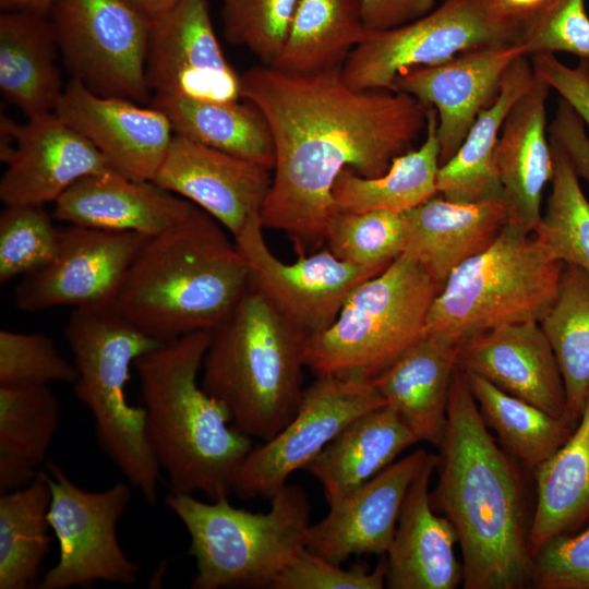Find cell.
Masks as SVG:
<instances>
[{
    "label": "cell",
    "mask_w": 589,
    "mask_h": 589,
    "mask_svg": "<svg viewBox=\"0 0 589 589\" xmlns=\"http://www.w3.org/2000/svg\"><path fill=\"white\" fill-rule=\"evenodd\" d=\"M241 96L262 111L275 146L261 224L284 232L298 256L325 242L339 173H385L396 157L413 149L428 122L426 106L414 97L353 89L341 68L289 74L260 64L241 74Z\"/></svg>",
    "instance_id": "6da1fadb"
},
{
    "label": "cell",
    "mask_w": 589,
    "mask_h": 589,
    "mask_svg": "<svg viewBox=\"0 0 589 589\" xmlns=\"http://www.w3.org/2000/svg\"><path fill=\"white\" fill-rule=\"evenodd\" d=\"M438 448V482L431 502L457 534L464 588L517 589L531 584L530 527L519 474L488 431L467 375L458 368Z\"/></svg>",
    "instance_id": "7a4b0ae2"
},
{
    "label": "cell",
    "mask_w": 589,
    "mask_h": 589,
    "mask_svg": "<svg viewBox=\"0 0 589 589\" xmlns=\"http://www.w3.org/2000/svg\"><path fill=\"white\" fill-rule=\"evenodd\" d=\"M226 231L195 206L181 221L147 238L115 308L160 342L215 329L249 284L245 260Z\"/></svg>",
    "instance_id": "3957f363"
},
{
    "label": "cell",
    "mask_w": 589,
    "mask_h": 589,
    "mask_svg": "<svg viewBox=\"0 0 589 589\" xmlns=\"http://www.w3.org/2000/svg\"><path fill=\"white\" fill-rule=\"evenodd\" d=\"M212 330L163 342L134 362L151 447L170 492L228 496L238 466L254 448L224 404L197 384Z\"/></svg>",
    "instance_id": "277c9868"
},
{
    "label": "cell",
    "mask_w": 589,
    "mask_h": 589,
    "mask_svg": "<svg viewBox=\"0 0 589 589\" xmlns=\"http://www.w3.org/2000/svg\"><path fill=\"white\" fill-rule=\"evenodd\" d=\"M306 339L248 287L229 316L212 330L201 385L226 406L238 430L268 441L300 405Z\"/></svg>",
    "instance_id": "5b68a950"
},
{
    "label": "cell",
    "mask_w": 589,
    "mask_h": 589,
    "mask_svg": "<svg viewBox=\"0 0 589 589\" xmlns=\"http://www.w3.org/2000/svg\"><path fill=\"white\" fill-rule=\"evenodd\" d=\"M77 378L74 393L89 410L103 450L152 505L160 466L148 442L146 411L127 397L131 365L163 342L149 337L113 305L75 308L64 327Z\"/></svg>",
    "instance_id": "8992f818"
},
{
    "label": "cell",
    "mask_w": 589,
    "mask_h": 589,
    "mask_svg": "<svg viewBox=\"0 0 589 589\" xmlns=\"http://www.w3.org/2000/svg\"><path fill=\"white\" fill-rule=\"evenodd\" d=\"M267 513L230 505L228 496L213 503L170 492L166 505L190 536L188 555L195 558L193 589L268 587L306 548L311 506L300 485L286 484Z\"/></svg>",
    "instance_id": "52a82bcc"
},
{
    "label": "cell",
    "mask_w": 589,
    "mask_h": 589,
    "mask_svg": "<svg viewBox=\"0 0 589 589\" xmlns=\"http://www.w3.org/2000/svg\"><path fill=\"white\" fill-rule=\"evenodd\" d=\"M440 290L402 253L351 292L330 326L306 339L305 366L316 376L373 380L424 334Z\"/></svg>",
    "instance_id": "ba28073f"
},
{
    "label": "cell",
    "mask_w": 589,
    "mask_h": 589,
    "mask_svg": "<svg viewBox=\"0 0 589 589\" xmlns=\"http://www.w3.org/2000/svg\"><path fill=\"white\" fill-rule=\"evenodd\" d=\"M564 265L533 232L506 224L488 249L450 273L424 333L462 342L502 325L540 322L557 296Z\"/></svg>",
    "instance_id": "9c48e42d"
},
{
    "label": "cell",
    "mask_w": 589,
    "mask_h": 589,
    "mask_svg": "<svg viewBox=\"0 0 589 589\" xmlns=\"http://www.w3.org/2000/svg\"><path fill=\"white\" fill-rule=\"evenodd\" d=\"M48 17L73 80L101 96L151 103L149 15L130 0H53Z\"/></svg>",
    "instance_id": "30bf717a"
},
{
    "label": "cell",
    "mask_w": 589,
    "mask_h": 589,
    "mask_svg": "<svg viewBox=\"0 0 589 589\" xmlns=\"http://www.w3.org/2000/svg\"><path fill=\"white\" fill-rule=\"evenodd\" d=\"M44 474L51 491L47 519L60 554L36 588L69 589L96 581L136 584L141 567L125 555L117 534L132 497L130 485L117 482L104 491H87L52 460L47 461Z\"/></svg>",
    "instance_id": "8fae6325"
},
{
    "label": "cell",
    "mask_w": 589,
    "mask_h": 589,
    "mask_svg": "<svg viewBox=\"0 0 589 589\" xmlns=\"http://www.w3.org/2000/svg\"><path fill=\"white\" fill-rule=\"evenodd\" d=\"M498 41L510 40L492 20L486 0H443L414 21L368 31L341 67V76L353 89H392L408 70Z\"/></svg>",
    "instance_id": "7c38bea8"
},
{
    "label": "cell",
    "mask_w": 589,
    "mask_h": 589,
    "mask_svg": "<svg viewBox=\"0 0 589 589\" xmlns=\"http://www.w3.org/2000/svg\"><path fill=\"white\" fill-rule=\"evenodd\" d=\"M383 405L386 401L370 381L316 376L303 390L292 419L238 466L231 492L242 500H271L350 422Z\"/></svg>",
    "instance_id": "4fadbf2b"
},
{
    "label": "cell",
    "mask_w": 589,
    "mask_h": 589,
    "mask_svg": "<svg viewBox=\"0 0 589 589\" xmlns=\"http://www.w3.org/2000/svg\"><path fill=\"white\" fill-rule=\"evenodd\" d=\"M263 229L257 214L233 237L248 265V287L306 338L330 326L351 292L385 269L350 264L328 249L284 263L267 245Z\"/></svg>",
    "instance_id": "5bb4252c"
},
{
    "label": "cell",
    "mask_w": 589,
    "mask_h": 589,
    "mask_svg": "<svg viewBox=\"0 0 589 589\" xmlns=\"http://www.w3.org/2000/svg\"><path fill=\"white\" fill-rule=\"evenodd\" d=\"M149 237L68 225L59 228L53 259L21 278L14 304L25 312L56 306L111 304L136 254Z\"/></svg>",
    "instance_id": "9a60e30c"
},
{
    "label": "cell",
    "mask_w": 589,
    "mask_h": 589,
    "mask_svg": "<svg viewBox=\"0 0 589 589\" xmlns=\"http://www.w3.org/2000/svg\"><path fill=\"white\" fill-rule=\"evenodd\" d=\"M152 98L211 101L242 98L241 74L226 59L216 36L209 0H179L153 17L146 59Z\"/></svg>",
    "instance_id": "2e32d148"
},
{
    "label": "cell",
    "mask_w": 589,
    "mask_h": 589,
    "mask_svg": "<svg viewBox=\"0 0 589 589\" xmlns=\"http://www.w3.org/2000/svg\"><path fill=\"white\" fill-rule=\"evenodd\" d=\"M525 48L498 41L464 51L431 67H420L398 75L392 89L408 94L437 113L440 164L449 160L482 110L500 94L505 73Z\"/></svg>",
    "instance_id": "e0dca14e"
},
{
    "label": "cell",
    "mask_w": 589,
    "mask_h": 589,
    "mask_svg": "<svg viewBox=\"0 0 589 589\" xmlns=\"http://www.w3.org/2000/svg\"><path fill=\"white\" fill-rule=\"evenodd\" d=\"M53 112L86 137L113 170L137 180L154 181L175 135L161 110L98 95L73 79Z\"/></svg>",
    "instance_id": "ac0fdd59"
},
{
    "label": "cell",
    "mask_w": 589,
    "mask_h": 589,
    "mask_svg": "<svg viewBox=\"0 0 589 589\" xmlns=\"http://www.w3.org/2000/svg\"><path fill=\"white\" fill-rule=\"evenodd\" d=\"M14 139L0 181L4 206L56 202L77 180L112 169L99 151L55 112L16 124L1 118Z\"/></svg>",
    "instance_id": "d6986e66"
},
{
    "label": "cell",
    "mask_w": 589,
    "mask_h": 589,
    "mask_svg": "<svg viewBox=\"0 0 589 589\" xmlns=\"http://www.w3.org/2000/svg\"><path fill=\"white\" fill-rule=\"evenodd\" d=\"M272 179L262 165L175 133L154 182L202 208L233 238L260 214Z\"/></svg>",
    "instance_id": "ffe728a7"
},
{
    "label": "cell",
    "mask_w": 589,
    "mask_h": 589,
    "mask_svg": "<svg viewBox=\"0 0 589 589\" xmlns=\"http://www.w3.org/2000/svg\"><path fill=\"white\" fill-rule=\"evenodd\" d=\"M457 368L567 420L562 373L539 322L502 325L462 341Z\"/></svg>",
    "instance_id": "44dd1931"
},
{
    "label": "cell",
    "mask_w": 589,
    "mask_h": 589,
    "mask_svg": "<svg viewBox=\"0 0 589 589\" xmlns=\"http://www.w3.org/2000/svg\"><path fill=\"white\" fill-rule=\"evenodd\" d=\"M428 454L417 449L329 506L325 518L310 525L306 549L337 565L351 555L385 554L405 495Z\"/></svg>",
    "instance_id": "7402d4cb"
},
{
    "label": "cell",
    "mask_w": 589,
    "mask_h": 589,
    "mask_svg": "<svg viewBox=\"0 0 589 589\" xmlns=\"http://www.w3.org/2000/svg\"><path fill=\"white\" fill-rule=\"evenodd\" d=\"M438 455L428 454L411 482L386 552L385 585L389 589H454L462 581L455 555L458 542L446 516L431 502L430 482Z\"/></svg>",
    "instance_id": "603a6c76"
},
{
    "label": "cell",
    "mask_w": 589,
    "mask_h": 589,
    "mask_svg": "<svg viewBox=\"0 0 589 589\" xmlns=\"http://www.w3.org/2000/svg\"><path fill=\"white\" fill-rule=\"evenodd\" d=\"M195 206L154 181L110 169L72 184L55 202L52 216L68 225L153 237L184 219Z\"/></svg>",
    "instance_id": "cb8c5ba5"
},
{
    "label": "cell",
    "mask_w": 589,
    "mask_h": 589,
    "mask_svg": "<svg viewBox=\"0 0 589 589\" xmlns=\"http://www.w3.org/2000/svg\"><path fill=\"white\" fill-rule=\"evenodd\" d=\"M550 91L534 72L532 84L507 113L496 146L507 224L525 232L536 229L543 190L553 177V153L546 136Z\"/></svg>",
    "instance_id": "d4e9b609"
},
{
    "label": "cell",
    "mask_w": 589,
    "mask_h": 589,
    "mask_svg": "<svg viewBox=\"0 0 589 589\" xmlns=\"http://www.w3.org/2000/svg\"><path fill=\"white\" fill-rule=\"evenodd\" d=\"M460 345L447 334L424 333L392 365L370 381L419 441L437 448L446 431L449 387Z\"/></svg>",
    "instance_id": "484cf974"
},
{
    "label": "cell",
    "mask_w": 589,
    "mask_h": 589,
    "mask_svg": "<svg viewBox=\"0 0 589 589\" xmlns=\"http://www.w3.org/2000/svg\"><path fill=\"white\" fill-rule=\"evenodd\" d=\"M404 215V253L419 262L440 289L455 268L488 249L507 224L503 200L458 203L435 195Z\"/></svg>",
    "instance_id": "4316f807"
},
{
    "label": "cell",
    "mask_w": 589,
    "mask_h": 589,
    "mask_svg": "<svg viewBox=\"0 0 589 589\" xmlns=\"http://www.w3.org/2000/svg\"><path fill=\"white\" fill-rule=\"evenodd\" d=\"M418 442L398 411L386 404L350 422L304 470L320 481L332 506Z\"/></svg>",
    "instance_id": "83f0119b"
},
{
    "label": "cell",
    "mask_w": 589,
    "mask_h": 589,
    "mask_svg": "<svg viewBox=\"0 0 589 589\" xmlns=\"http://www.w3.org/2000/svg\"><path fill=\"white\" fill-rule=\"evenodd\" d=\"M59 48L48 14H0V89L28 119L53 112L63 92Z\"/></svg>",
    "instance_id": "f1b7e54d"
},
{
    "label": "cell",
    "mask_w": 589,
    "mask_h": 589,
    "mask_svg": "<svg viewBox=\"0 0 589 589\" xmlns=\"http://www.w3.org/2000/svg\"><path fill=\"white\" fill-rule=\"evenodd\" d=\"M534 79L531 61L518 58L507 70L496 99L482 110L455 155L440 166L437 194L453 202L503 200L496 146L507 113Z\"/></svg>",
    "instance_id": "f546056e"
},
{
    "label": "cell",
    "mask_w": 589,
    "mask_h": 589,
    "mask_svg": "<svg viewBox=\"0 0 589 589\" xmlns=\"http://www.w3.org/2000/svg\"><path fill=\"white\" fill-rule=\"evenodd\" d=\"M428 108L425 139L417 148L396 157L389 169L374 178L342 170L333 187L336 211L364 213L387 211L404 214L437 195L440 169L437 113Z\"/></svg>",
    "instance_id": "4dcf8cb0"
},
{
    "label": "cell",
    "mask_w": 589,
    "mask_h": 589,
    "mask_svg": "<svg viewBox=\"0 0 589 589\" xmlns=\"http://www.w3.org/2000/svg\"><path fill=\"white\" fill-rule=\"evenodd\" d=\"M176 134L262 165L273 171L275 146L268 122L251 101H211L190 97L152 98Z\"/></svg>",
    "instance_id": "1f68e13d"
},
{
    "label": "cell",
    "mask_w": 589,
    "mask_h": 589,
    "mask_svg": "<svg viewBox=\"0 0 589 589\" xmlns=\"http://www.w3.org/2000/svg\"><path fill=\"white\" fill-rule=\"evenodd\" d=\"M537 503L529 529L531 556L555 536L589 518V395L572 435L533 470Z\"/></svg>",
    "instance_id": "d6a6232c"
},
{
    "label": "cell",
    "mask_w": 589,
    "mask_h": 589,
    "mask_svg": "<svg viewBox=\"0 0 589 589\" xmlns=\"http://www.w3.org/2000/svg\"><path fill=\"white\" fill-rule=\"evenodd\" d=\"M366 32L360 0H299L271 67L289 74L340 69Z\"/></svg>",
    "instance_id": "836d02e7"
},
{
    "label": "cell",
    "mask_w": 589,
    "mask_h": 589,
    "mask_svg": "<svg viewBox=\"0 0 589 589\" xmlns=\"http://www.w3.org/2000/svg\"><path fill=\"white\" fill-rule=\"evenodd\" d=\"M51 491L39 470L25 488L0 495V589L36 588L50 550Z\"/></svg>",
    "instance_id": "e575fe53"
},
{
    "label": "cell",
    "mask_w": 589,
    "mask_h": 589,
    "mask_svg": "<svg viewBox=\"0 0 589 589\" xmlns=\"http://www.w3.org/2000/svg\"><path fill=\"white\" fill-rule=\"evenodd\" d=\"M539 323L562 373L567 420L576 426L589 395V275L565 264L557 296Z\"/></svg>",
    "instance_id": "d590c367"
},
{
    "label": "cell",
    "mask_w": 589,
    "mask_h": 589,
    "mask_svg": "<svg viewBox=\"0 0 589 589\" xmlns=\"http://www.w3.org/2000/svg\"><path fill=\"white\" fill-rule=\"evenodd\" d=\"M466 375L484 424L528 469L533 471L572 435L575 426L568 420L512 396L479 375Z\"/></svg>",
    "instance_id": "8d00e7d4"
},
{
    "label": "cell",
    "mask_w": 589,
    "mask_h": 589,
    "mask_svg": "<svg viewBox=\"0 0 589 589\" xmlns=\"http://www.w3.org/2000/svg\"><path fill=\"white\" fill-rule=\"evenodd\" d=\"M59 419L49 385H0V464L39 470Z\"/></svg>",
    "instance_id": "74e56055"
},
{
    "label": "cell",
    "mask_w": 589,
    "mask_h": 589,
    "mask_svg": "<svg viewBox=\"0 0 589 589\" xmlns=\"http://www.w3.org/2000/svg\"><path fill=\"white\" fill-rule=\"evenodd\" d=\"M554 170L546 207L533 233L564 264L589 275V201L563 148L550 137Z\"/></svg>",
    "instance_id": "f35d334b"
},
{
    "label": "cell",
    "mask_w": 589,
    "mask_h": 589,
    "mask_svg": "<svg viewBox=\"0 0 589 589\" xmlns=\"http://www.w3.org/2000/svg\"><path fill=\"white\" fill-rule=\"evenodd\" d=\"M325 242L327 249L341 261L386 268L405 252V215L387 211H336L328 220Z\"/></svg>",
    "instance_id": "ab89813d"
},
{
    "label": "cell",
    "mask_w": 589,
    "mask_h": 589,
    "mask_svg": "<svg viewBox=\"0 0 589 589\" xmlns=\"http://www.w3.org/2000/svg\"><path fill=\"white\" fill-rule=\"evenodd\" d=\"M59 228L44 205L4 206L0 214V283L32 274L56 255Z\"/></svg>",
    "instance_id": "60d3db41"
},
{
    "label": "cell",
    "mask_w": 589,
    "mask_h": 589,
    "mask_svg": "<svg viewBox=\"0 0 589 589\" xmlns=\"http://www.w3.org/2000/svg\"><path fill=\"white\" fill-rule=\"evenodd\" d=\"M299 0H221L226 40L271 65L285 44Z\"/></svg>",
    "instance_id": "b9f144b4"
},
{
    "label": "cell",
    "mask_w": 589,
    "mask_h": 589,
    "mask_svg": "<svg viewBox=\"0 0 589 589\" xmlns=\"http://www.w3.org/2000/svg\"><path fill=\"white\" fill-rule=\"evenodd\" d=\"M77 371L40 333L0 330V385L74 384Z\"/></svg>",
    "instance_id": "7bdbcfd3"
},
{
    "label": "cell",
    "mask_w": 589,
    "mask_h": 589,
    "mask_svg": "<svg viewBox=\"0 0 589 589\" xmlns=\"http://www.w3.org/2000/svg\"><path fill=\"white\" fill-rule=\"evenodd\" d=\"M386 557L372 572L365 566L349 570L306 548L301 550L275 579L273 589H382L385 587Z\"/></svg>",
    "instance_id": "ee69618b"
},
{
    "label": "cell",
    "mask_w": 589,
    "mask_h": 589,
    "mask_svg": "<svg viewBox=\"0 0 589 589\" xmlns=\"http://www.w3.org/2000/svg\"><path fill=\"white\" fill-rule=\"evenodd\" d=\"M531 584L539 589H589V527L542 544L532 554Z\"/></svg>",
    "instance_id": "f6af8a7d"
},
{
    "label": "cell",
    "mask_w": 589,
    "mask_h": 589,
    "mask_svg": "<svg viewBox=\"0 0 589 589\" xmlns=\"http://www.w3.org/2000/svg\"><path fill=\"white\" fill-rule=\"evenodd\" d=\"M527 56L564 51L589 59V17L585 0H564L520 44Z\"/></svg>",
    "instance_id": "bcb514c9"
},
{
    "label": "cell",
    "mask_w": 589,
    "mask_h": 589,
    "mask_svg": "<svg viewBox=\"0 0 589 589\" xmlns=\"http://www.w3.org/2000/svg\"><path fill=\"white\" fill-rule=\"evenodd\" d=\"M531 64L536 74L560 94L589 129V59H580L572 68L552 52H537L531 55Z\"/></svg>",
    "instance_id": "7dc6e473"
},
{
    "label": "cell",
    "mask_w": 589,
    "mask_h": 589,
    "mask_svg": "<svg viewBox=\"0 0 589 589\" xmlns=\"http://www.w3.org/2000/svg\"><path fill=\"white\" fill-rule=\"evenodd\" d=\"M564 0H486L489 13L507 38L521 44Z\"/></svg>",
    "instance_id": "c3c4849f"
},
{
    "label": "cell",
    "mask_w": 589,
    "mask_h": 589,
    "mask_svg": "<svg viewBox=\"0 0 589 589\" xmlns=\"http://www.w3.org/2000/svg\"><path fill=\"white\" fill-rule=\"evenodd\" d=\"M549 133L566 153L578 177L589 183V140L585 124L562 98L558 100Z\"/></svg>",
    "instance_id": "681fc988"
},
{
    "label": "cell",
    "mask_w": 589,
    "mask_h": 589,
    "mask_svg": "<svg viewBox=\"0 0 589 589\" xmlns=\"http://www.w3.org/2000/svg\"><path fill=\"white\" fill-rule=\"evenodd\" d=\"M437 5V0H360L368 31L393 28L414 21Z\"/></svg>",
    "instance_id": "f907efd6"
},
{
    "label": "cell",
    "mask_w": 589,
    "mask_h": 589,
    "mask_svg": "<svg viewBox=\"0 0 589 589\" xmlns=\"http://www.w3.org/2000/svg\"><path fill=\"white\" fill-rule=\"evenodd\" d=\"M53 0H0L2 11H31L48 14Z\"/></svg>",
    "instance_id": "816d5d0a"
},
{
    "label": "cell",
    "mask_w": 589,
    "mask_h": 589,
    "mask_svg": "<svg viewBox=\"0 0 589 589\" xmlns=\"http://www.w3.org/2000/svg\"><path fill=\"white\" fill-rule=\"evenodd\" d=\"M152 19L175 5L179 0H130Z\"/></svg>",
    "instance_id": "f5cc1de1"
}]
</instances>
